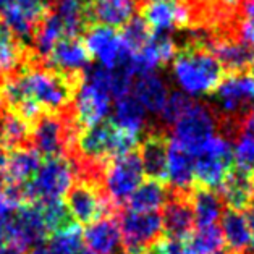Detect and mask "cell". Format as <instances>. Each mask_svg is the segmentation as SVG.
<instances>
[{"instance_id":"6da1fadb","label":"cell","mask_w":254,"mask_h":254,"mask_svg":"<svg viewBox=\"0 0 254 254\" xmlns=\"http://www.w3.org/2000/svg\"><path fill=\"white\" fill-rule=\"evenodd\" d=\"M225 70L215 55L204 47L185 46L172 60V76L191 97L210 94L224 79Z\"/></svg>"},{"instance_id":"7a4b0ae2","label":"cell","mask_w":254,"mask_h":254,"mask_svg":"<svg viewBox=\"0 0 254 254\" xmlns=\"http://www.w3.org/2000/svg\"><path fill=\"white\" fill-rule=\"evenodd\" d=\"M112 70L89 65L79 76L71 115L79 129L104 122L112 112Z\"/></svg>"},{"instance_id":"3957f363","label":"cell","mask_w":254,"mask_h":254,"mask_svg":"<svg viewBox=\"0 0 254 254\" xmlns=\"http://www.w3.org/2000/svg\"><path fill=\"white\" fill-rule=\"evenodd\" d=\"M136 146L138 136L122 131L110 120L79 129L75 142L76 159L96 165H105L110 159L133 152Z\"/></svg>"},{"instance_id":"277c9868","label":"cell","mask_w":254,"mask_h":254,"mask_svg":"<svg viewBox=\"0 0 254 254\" xmlns=\"http://www.w3.org/2000/svg\"><path fill=\"white\" fill-rule=\"evenodd\" d=\"M78 177L75 157H51L41 162L36 175L23 185V199L33 204L60 201Z\"/></svg>"},{"instance_id":"5b68a950","label":"cell","mask_w":254,"mask_h":254,"mask_svg":"<svg viewBox=\"0 0 254 254\" xmlns=\"http://www.w3.org/2000/svg\"><path fill=\"white\" fill-rule=\"evenodd\" d=\"M79 127L71 119V110L64 114H41L31 128V144L39 156L64 157L68 151L75 149Z\"/></svg>"},{"instance_id":"8992f818","label":"cell","mask_w":254,"mask_h":254,"mask_svg":"<svg viewBox=\"0 0 254 254\" xmlns=\"http://www.w3.org/2000/svg\"><path fill=\"white\" fill-rule=\"evenodd\" d=\"M194 183L197 187L219 190L235 164L233 142L217 133L193 152Z\"/></svg>"},{"instance_id":"52a82bcc","label":"cell","mask_w":254,"mask_h":254,"mask_svg":"<svg viewBox=\"0 0 254 254\" xmlns=\"http://www.w3.org/2000/svg\"><path fill=\"white\" fill-rule=\"evenodd\" d=\"M102 188L114 207L127 204L134 190L144 182V172L138 152L114 157L105 164L102 170Z\"/></svg>"},{"instance_id":"ba28073f","label":"cell","mask_w":254,"mask_h":254,"mask_svg":"<svg viewBox=\"0 0 254 254\" xmlns=\"http://www.w3.org/2000/svg\"><path fill=\"white\" fill-rule=\"evenodd\" d=\"M254 83L246 73H228L214 91V112L220 120L240 122L253 107Z\"/></svg>"},{"instance_id":"9c48e42d","label":"cell","mask_w":254,"mask_h":254,"mask_svg":"<svg viewBox=\"0 0 254 254\" xmlns=\"http://www.w3.org/2000/svg\"><path fill=\"white\" fill-rule=\"evenodd\" d=\"M47 233L39 204H20L13 210L5 228V245L15 248L23 254L44 241Z\"/></svg>"},{"instance_id":"30bf717a","label":"cell","mask_w":254,"mask_h":254,"mask_svg":"<svg viewBox=\"0 0 254 254\" xmlns=\"http://www.w3.org/2000/svg\"><path fill=\"white\" fill-rule=\"evenodd\" d=\"M219 131V117L214 107L194 101L191 109L173 123V139L190 152L197 151Z\"/></svg>"},{"instance_id":"8fae6325","label":"cell","mask_w":254,"mask_h":254,"mask_svg":"<svg viewBox=\"0 0 254 254\" xmlns=\"http://www.w3.org/2000/svg\"><path fill=\"white\" fill-rule=\"evenodd\" d=\"M66 207L78 225L88 227L105 215H110L112 204L102 193V185L91 180H76L68 190Z\"/></svg>"},{"instance_id":"7c38bea8","label":"cell","mask_w":254,"mask_h":254,"mask_svg":"<svg viewBox=\"0 0 254 254\" xmlns=\"http://www.w3.org/2000/svg\"><path fill=\"white\" fill-rule=\"evenodd\" d=\"M122 241L127 254H141L154 241L162 238V215L159 212H138L127 209L120 214Z\"/></svg>"},{"instance_id":"4fadbf2b","label":"cell","mask_w":254,"mask_h":254,"mask_svg":"<svg viewBox=\"0 0 254 254\" xmlns=\"http://www.w3.org/2000/svg\"><path fill=\"white\" fill-rule=\"evenodd\" d=\"M84 46L91 59H96L99 65L109 70L128 65L133 57V54L122 44L120 34L104 24H92L84 31Z\"/></svg>"},{"instance_id":"5bb4252c","label":"cell","mask_w":254,"mask_h":254,"mask_svg":"<svg viewBox=\"0 0 254 254\" xmlns=\"http://www.w3.org/2000/svg\"><path fill=\"white\" fill-rule=\"evenodd\" d=\"M3 24L21 42H33L34 33L46 15L41 0H7L2 8Z\"/></svg>"},{"instance_id":"9a60e30c","label":"cell","mask_w":254,"mask_h":254,"mask_svg":"<svg viewBox=\"0 0 254 254\" xmlns=\"http://www.w3.org/2000/svg\"><path fill=\"white\" fill-rule=\"evenodd\" d=\"M51 70L65 73V75H81L91 65V55L79 38H64L52 49L46 59Z\"/></svg>"},{"instance_id":"2e32d148","label":"cell","mask_w":254,"mask_h":254,"mask_svg":"<svg viewBox=\"0 0 254 254\" xmlns=\"http://www.w3.org/2000/svg\"><path fill=\"white\" fill-rule=\"evenodd\" d=\"M167 182L180 194H190L196 185L193 152L175 139L167 142Z\"/></svg>"},{"instance_id":"e0dca14e","label":"cell","mask_w":254,"mask_h":254,"mask_svg":"<svg viewBox=\"0 0 254 254\" xmlns=\"http://www.w3.org/2000/svg\"><path fill=\"white\" fill-rule=\"evenodd\" d=\"M177 54L175 39L167 31H152L149 42L139 52L133 54L131 68L134 76L139 73L154 71L157 66L165 65L167 62L173 60Z\"/></svg>"},{"instance_id":"ac0fdd59","label":"cell","mask_w":254,"mask_h":254,"mask_svg":"<svg viewBox=\"0 0 254 254\" xmlns=\"http://www.w3.org/2000/svg\"><path fill=\"white\" fill-rule=\"evenodd\" d=\"M162 232L164 238L187 240L194 227V217L191 210L188 194L172 193L170 199L164 206Z\"/></svg>"},{"instance_id":"d6986e66","label":"cell","mask_w":254,"mask_h":254,"mask_svg":"<svg viewBox=\"0 0 254 254\" xmlns=\"http://www.w3.org/2000/svg\"><path fill=\"white\" fill-rule=\"evenodd\" d=\"M207 51L212 52L228 73H245L254 64V49L235 38H212Z\"/></svg>"},{"instance_id":"ffe728a7","label":"cell","mask_w":254,"mask_h":254,"mask_svg":"<svg viewBox=\"0 0 254 254\" xmlns=\"http://www.w3.org/2000/svg\"><path fill=\"white\" fill-rule=\"evenodd\" d=\"M142 16L152 31H172L178 26H188L193 20V11L180 2H149Z\"/></svg>"},{"instance_id":"44dd1931","label":"cell","mask_w":254,"mask_h":254,"mask_svg":"<svg viewBox=\"0 0 254 254\" xmlns=\"http://www.w3.org/2000/svg\"><path fill=\"white\" fill-rule=\"evenodd\" d=\"M220 197L228 209L241 210L251 206L254 201V175L251 170L233 167L230 173L227 175L225 182L222 183Z\"/></svg>"},{"instance_id":"7402d4cb","label":"cell","mask_w":254,"mask_h":254,"mask_svg":"<svg viewBox=\"0 0 254 254\" xmlns=\"http://www.w3.org/2000/svg\"><path fill=\"white\" fill-rule=\"evenodd\" d=\"M83 241L86 248L96 254H114L123 250L120 225L112 215H105L86 227Z\"/></svg>"},{"instance_id":"603a6c76","label":"cell","mask_w":254,"mask_h":254,"mask_svg":"<svg viewBox=\"0 0 254 254\" xmlns=\"http://www.w3.org/2000/svg\"><path fill=\"white\" fill-rule=\"evenodd\" d=\"M136 0H94L86 5L89 24H104L109 28H122L136 13Z\"/></svg>"},{"instance_id":"cb8c5ba5","label":"cell","mask_w":254,"mask_h":254,"mask_svg":"<svg viewBox=\"0 0 254 254\" xmlns=\"http://www.w3.org/2000/svg\"><path fill=\"white\" fill-rule=\"evenodd\" d=\"M167 138L162 131H151L141 142L139 160L142 172L151 180L167 182Z\"/></svg>"},{"instance_id":"d4e9b609","label":"cell","mask_w":254,"mask_h":254,"mask_svg":"<svg viewBox=\"0 0 254 254\" xmlns=\"http://www.w3.org/2000/svg\"><path fill=\"white\" fill-rule=\"evenodd\" d=\"M131 94L142 104L147 112L160 114L170 92L162 76H159L156 71H146L133 78Z\"/></svg>"},{"instance_id":"484cf974","label":"cell","mask_w":254,"mask_h":254,"mask_svg":"<svg viewBox=\"0 0 254 254\" xmlns=\"http://www.w3.org/2000/svg\"><path fill=\"white\" fill-rule=\"evenodd\" d=\"M110 115H112V120L110 122L117 128L136 136L147 125V110L142 107V104L131 92L115 99V104L112 105Z\"/></svg>"},{"instance_id":"4316f807","label":"cell","mask_w":254,"mask_h":254,"mask_svg":"<svg viewBox=\"0 0 254 254\" xmlns=\"http://www.w3.org/2000/svg\"><path fill=\"white\" fill-rule=\"evenodd\" d=\"M41 165V156L31 147L13 149L3 167V183L23 187L36 175Z\"/></svg>"},{"instance_id":"83f0119b","label":"cell","mask_w":254,"mask_h":254,"mask_svg":"<svg viewBox=\"0 0 254 254\" xmlns=\"http://www.w3.org/2000/svg\"><path fill=\"white\" fill-rule=\"evenodd\" d=\"M222 225L220 230L224 235V241L228 246V251L233 254H246L248 248L251 246V228L248 224L246 215L241 210L228 209L220 215Z\"/></svg>"},{"instance_id":"f1b7e54d","label":"cell","mask_w":254,"mask_h":254,"mask_svg":"<svg viewBox=\"0 0 254 254\" xmlns=\"http://www.w3.org/2000/svg\"><path fill=\"white\" fill-rule=\"evenodd\" d=\"M188 199L193 210L194 224L197 227L214 225L224 212V201L215 190H209L194 185L190 191Z\"/></svg>"},{"instance_id":"f546056e","label":"cell","mask_w":254,"mask_h":254,"mask_svg":"<svg viewBox=\"0 0 254 254\" xmlns=\"http://www.w3.org/2000/svg\"><path fill=\"white\" fill-rule=\"evenodd\" d=\"M170 196L172 193L165 183L149 178L134 190V193L127 201V206L129 210H138V212H157L165 206Z\"/></svg>"},{"instance_id":"4dcf8cb0","label":"cell","mask_w":254,"mask_h":254,"mask_svg":"<svg viewBox=\"0 0 254 254\" xmlns=\"http://www.w3.org/2000/svg\"><path fill=\"white\" fill-rule=\"evenodd\" d=\"M52 11L64 26L65 38H78L89 26L86 7L79 0H55Z\"/></svg>"},{"instance_id":"1f68e13d","label":"cell","mask_w":254,"mask_h":254,"mask_svg":"<svg viewBox=\"0 0 254 254\" xmlns=\"http://www.w3.org/2000/svg\"><path fill=\"white\" fill-rule=\"evenodd\" d=\"M64 38H65V31L60 20L54 11H49L41 20L31 44L34 46L36 55H38L39 59L46 60L49 55H51L55 44Z\"/></svg>"},{"instance_id":"d6a6232c","label":"cell","mask_w":254,"mask_h":254,"mask_svg":"<svg viewBox=\"0 0 254 254\" xmlns=\"http://www.w3.org/2000/svg\"><path fill=\"white\" fill-rule=\"evenodd\" d=\"M83 248V232L79 227H75L66 232L52 233V237L36 245L31 250V254H78Z\"/></svg>"},{"instance_id":"836d02e7","label":"cell","mask_w":254,"mask_h":254,"mask_svg":"<svg viewBox=\"0 0 254 254\" xmlns=\"http://www.w3.org/2000/svg\"><path fill=\"white\" fill-rule=\"evenodd\" d=\"M0 139L7 149H20L26 147L31 141V125L28 120L21 119L15 112L0 117Z\"/></svg>"},{"instance_id":"e575fe53","label":"cell","mask_w":254,"mask_h":254,"mask_svg":"<svg viewBox=\"0 0 254 254\" xmlns=\"http://www.w3.org/2000/svg\"><path fill=\"white\" fill-rule=\"evenodd\" d=\"M224 235H222L220 227L207 225L197 227L196 232H191L187 238V245L191 254H215L224 250Z\"/></svg>"},{"instance_id":"d590c367","label":"cell","mask_w":254,"mask_h":254,"mask_svg":"<svg viewBox=\"0 0 254 254\" xmlns=\"http://www.w3.org/2000/svg\"><path fill=\"white\" fill-rule=\"evenodd\" d=\"M23 60V49L11 31L0 23V76L13 73Z\"/></svg>"},{"instance_id":"8d00e7d4","label":"cell","mask_w":254,"mask_h":254,"mask_svg":"<svg viewBox=\"0 0 254 254\" xmlns=\"http://www.w3.org/2000/svg\"><path fill=\"white\" fill-rule=\"evenodd\" d=\"M119 34H120L122 44L125 46L127 51L131 54H136L149 42L151 36H152V29L149 24H147V21L144 20V16L134 15L133 18H129V20L123 24L122 33H119Z\"/></svg>"},{"instance_id":"74e56055","label":"cell","mask_w":254,"mask_h":254,"mask_svg":"<svg viewBox=\"0 0 254 254\" xmlns=\"http://www.w3.org/2000/svg\"><path fill=\"white\" fill-rule=\"evenodd\" d=\"M41 206V212L44 217L47 232L51 233H60V232H66L71 230V228L78 227V224L73 220V217L68 210L66 204L60 201H51L46 204H39Z\"/></svg>"},{"instance_id":"f35d334b","label":"cell","mask_w":254,"mask_h":254,"mask_svg":"<svg viewBox=\"0 0 254 254\" xmlns=\"http://www.w3.org/2000/svg\"><path fill=\"white\" fill-rule=\"evenodd\" d=\"M193 104H194V99L191 96L185 94L183 91H173L169 94V97H167L164 109L160 110L159 115L162 117V120L165 123L173 125L180 117L188 112Z\"/></svg>"},{"instance_id":"ab89813d","label":"cell","mask_w":254,"mask_h":254,"mask_svg":"<svg viewBox=\"0 0 254 254\" xmlns=\"http://www.w3.org/2000/svg\"><path fill=\"white\" fill-rule=\"evenodd\" d=\"M237 39L254 49V0H241Z\"/></svg>"},{"instance_id":"60d3db41","label":"cell","mask_w":254,"mask_h":254,"mask_svg":"<svg viewBox=\"0 0 254 254\" xmlns=\"http://www.w3.org/2000/svg\"><path fill=\"white\" fill-rule=\"evenodd\" d=\"M162 254H191L187 240L162 238Z\"/></svg>"},{"instance_id":"b9f144b4","label":"cell","mask_w":254,"mask_h":254,"mask_svg":"<svg viewBox=\"0 0 254 254\" xmlns=\"http://www.w3.org/2000/svg\"><path fill=\"white\" fill-rule=\"evenodd\" d=\"M237 134H241V136H245V138L254 141V105L241 117Z\"/></svg>"},{"instance_id":"7bdbcfd3","label":"cell","mask_w":254,"mask_h":254,"mask_svg":"<svg viewBox=\"0 0 254 254\" xmlns=\"http://www.w3.org/2000/svg\"><path fill=\"white\" fill-rule=\"evenodd\" d=\"M246 219H248V224H250V228H251V235H253V240H251V246H253V251H254V201L251 202V206L248 207V214H246Z\"/></svg>"},{"instance_id":"ee69618b","label":"cell","mask_w":254,"mask_h":254,"mask_svg":"<svg viewBox=\"0 0 254 254\" xmlns=\"http://www.w3.org/2000/svg\"><path fill=\"white\" fill-rule=\"evenodd\" d=\"M212 2L222 8H232V7H237L238 3H241V0H212Z\"/></svg>"},{"instance_id":"f6af8a7d","label":"cell","mask_w":254,"mask_h":254,"mask_svg":"<svg viewBox=\"0 0 254 254\" xmlns=\"http://www.w3.org/2000/svg\"><path fill=\"white\" fill-rule=\"evenodd\" d=\"M7 157H8V154H7V147L3 146L2 139H0V170H3L5 162H7Z\"/></svg>"},{"instance_id":"bcb514c9","label":"cell","mask_w":254,"mask_h":254,"mask_svg":"<svg viewBox=\"0 0 254 254\" xmlns=\"http://www.w3.org/2000/svg\"><path fill=\"white\" fill-rule=\"evenodd\" d=\"M0 254H21V253L8 245H0Z\"/></svg>"},{"instance_id":"7dc6e473","label":"cell","mask_w":254,"mask_h":254,"mask_svg":"<svg viewBox=\"0 0 254 254\" xmlns=\"http://www.w3.org/2000/svg\"><path fill=\"white\" fill-rule=\"evenodd\" d=\"M78 254H96V253H92L91 250H88V248H86V246H84V248H83V250H81V251H79Z\"/></svg>"},{"instance_id":"c3c4849f","label":"cell","mask_w":254,"mask_h":254,"mask_svg":"<svg viewBox=\"0 0 254 254\" xmlns=\"http://www.w3.org/2000/svg\"><path fill=\"white\" fill-rule=\"evenodd\" d=\"M147 2H180V0H147Z\"/></svg>"},{"instance_id":"681fc988","label":"cell","mask_w":254,"mask_h":254,"mask_svg":"<svg viewBox=\"0 0 254 254\" xmlns=\"http://www.w3.org/2000/svg\"><path fill=\"white\" fill-rule=\"evenodd\" d=\"M250 70H251V75H250V76H251V79H253V83H254V64H253V66L250 68Z\"/></svg>"},{"instance_id":"f907efd6","label":"cell","mask_w":254,"mask_h":254,"mask_svg":"<svg viewBox=\"0 0 254 254\" xmlns=\"http://www.w3.org/2000/svg\"><path fill=\"white\" fill-rule=\"evenodd\" d=\"M79 2H81L83 5H84V3H86V5H89V3L94 2V0H79Z\"/></svg>"},{"instance_id":"816d5d0a","label":"cell","mask_w":254,"mask_h":254,"mask_svg":"<svg viewBox=\"0 0 254 254\" xmlns=\"http://www.w3.org/2000/svg\"><path fill=\"white\" fill-rule=\"evenodd\" d=\"M2 190H3V178L0 177V193H2Z\"/></svg>"},{"instance_id":"f5cc1de1","label":"cell","mask_w":254,"mask_h":254,"mask_svg":"<svg viewBox=\"0 0 254 254\" xmlns=\"http://www.w3.org/2000/svg\"><path fill=\"white\" fill-rule=\"evenodd\" d=\"M215 254H233V253H230V251H224V250H222V251H219V253H215Z\"/></svg>"},{"instance_id":"db71d44e","label":"cell","mask_w":254,"mask_h":254,"mask_svg":"<svg viewBox=\"0 0 254 254\" xmlns=\"http://www.w3.org/2000/svg\"><path fill=\"white\" fill-rule=\"evenodd\" d=\"M5 2H7V0H0V11H2V8H3Z\"/></svg>"},{"instance_id":"11a10c76","label":"cell","mask_w":254,"mask_h":254,"mask_svg":"<svg viewBox=\"0 0 254 254\" xmlns=\"http://www.w3.org/2000/svg\"><path fill=\"white\" fill-rule=\"evenodd\" d=\"M41 2L46 5V3H52V2H55V0H41Z\"/></svg>"},{"instance_id":"9f6ffc18","label":"cell","mask_w":254,"mask_h":254,"mask_svg":"<svg viewBox=\"0 0 254 254\" xmlns=\"http://www.w3.org/2000/svg\"><path fill=\"white\" fill-rule=\"evenodd\" d=\"M114 254H127V251H123V250H120V251H117V253H114Z\"/></svg>"},{"instance_id":"6f0895ef","label":"cell","mask_w":254,"mask_h":254,"mask_svg":"<svg viewBox=\"0 0 254 254\" xmlns=\"http://www.w3.org/2000/svg\"><path fill=\"white\" fill-rule=\"evenodd\" d=\"M253 175H254V170H253Z\"/></svg>"}]
</instances>
